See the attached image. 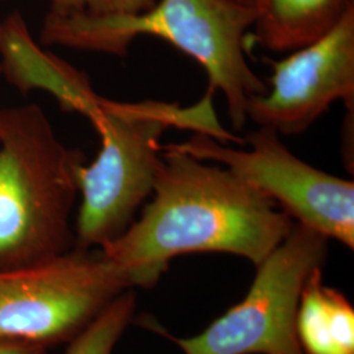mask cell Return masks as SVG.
<instances>
[{"label":"cell","mask_w":354,"mask_h":354,"mask_svg":"<svg viewBox=\"0 0 354 354\" xmlns=\"http://www.w3.org/2000/svg\"><path fill=\"white\" fill-rule=\"evenodd\" d=\"M304 354H354V308L348 298L324 285L322 269L306 281L295 317Z\"/></svg>","instance_id":"8fae6325"},{"label":"cell","mask_w":354,"mask_h":354,"mask_svg":"<svg viewBox=\"0 0 354 354\" xmlns=\"http://www.w3.org/2000/svg\"><path fill=\"white\" fill-rule=\"evenodd\" d=\"M328 239L299 223L256 266L252 285L201 333L181 339L145 317L142 326L162 333L185 354H304L297 337L299 297L310 274L322 269Z\"/></svg>","instance_id":"5b68a950"},{"label":"cell","mask_w":354,"mask_h":354,"mask_svg":"<svg viewBox=\"0 0 354 354\" xmlns=\"http://www.w3.org/2000/svg\"><path fill=\"white\" fill-rule=\"evenodd\" d=\"M213 95L207 91L193 106L102 97L88 118L100 136L102 147L93 162L77 171L75 248L100 250L136 221L140 207L151 197L163 163L160 140L168 129H188L223 143L239 140L221 127Z\"/></svg>","instance_id":"3957f363"},{"label":"cell","mask_w":354,"mask_h":354,"mask_svg":"<svg viewBox=\"0 0 354 354\" xmlns=\"http://www.w3.org/2000/svg\"><path fill=\"white\" fill-rule=\"evenodd\" d=\"M84 163L37 104L0 109V268L75 248L77 171Z\"/></svg>","instance_id":"277c9868"},{"label":"cell","mask_w":354,"mask_h":354,"mask_svg":"<svg viewBox=\"0 0 354 354\" xmlns=\"http://www.w3.org/2000/svg\"><path fill=\"white\" fill-rule=\"evenodd\" d=\"M158 0H88L86 12L92 15H137L146 12Z\"/></svg>","instance_id":"4fadbf2b"},{"label":"cell","mask_w":354,"mask_h":354,"mask_svg":"<svg viewBox=\"0 0 354 354\" xmlns=\"http://www.w3.org/2000/svg\"><path fill=\"white\" fill-rule=\"evenodd\" d=\"M49 348L37 342L0 336V354H48Z\"/></svg>","instance_id":"5bb4252c"},{"label":"cell","mask_w":354,"mask_h":354,"mask_svg":"<svg viewBox=\"0 0 354 354\" xmlns=\"http://www.w3.org/2000/svg\"><path fill=\"white\" fill-rule=\"evenodd\" d=\"M0 77H1V68H0Z\"/></svg>","instance_id":"ac0fdd59"},{"label":"cell","mask_w":354,"mask_h":354,"mask_svg":"<svg viewBox=\"0 0 354 354\" xmlns=\"http://www.w3.org/2000/svg\"><path fill=\"white\" fill-rule=\"evenodd\" d=\"M1 1H8V0H0V3H1Z\"/></svg>","instance_id":"e0dca14e"},{"label":"cell","mask_w":354,"mask_h":354,"mask_svg":"<svg viewBox=\"0 0 354 354\" xmlns=\"http://www.w3.org/2000/svg\"><path fill=\"white\" fill-rule=\"evenodd\" d=\"M50 11L54 15H71V13L83 12L87 8L88 0H49Z\"/></svg>","instance_id":"9a60e30c"},{"label":"cell","mask_w":354,"mask_h":354,"mask_svg":"<svg viewBox=\"0 0 354 354\" xmlns=\"http://www.w3.org/2000/svg\"><path fill=\"white\" fill-rule=\"evenodd\" d=\"M136 311V294L121 292L102 313L68 342L64 354H113Z\"/></svg>","instance_id":"7c38bea8"},{"label":"cell","mask_w":354,"mask_h":354,"mask_svg":"<svg viewBox=\"0 0 354 354\" xmlns=\"http://www.w3.org/2000/svg\"><path fill=\"white\" fill-rule=\"evenodd\" d=\"M269 87L253 96L247 118L279 136L301 134L335 102L354 109V10L328 35L273 62Z\"/></svg>","instance_id":"ba28073f"},{"label":"cell","mask_w":354,"mask_h":354,"mask_svg":"<svg viewBox=\"0 0 354 354\" xmlns=\"http://www.w3.org/2000/svg\"><path fill=\"white\" fill-rule=\"evenodd\" d=\"M163 149L151 201L99 251L127 288L151 289L181 254L219 252L259 266L290 232L294 221L222 165Z\"/></svg>","instance_id":"6da1fadb"},{"label":"cell","mask_w":354,"mask_h":354,"mask_svg":"<svg viewBox=\"0 0 354 354\" xmlns=\"http://www.w3.org/2000/svg\"><path fill=\"white\" fill-rule=\"evenodd\" d=\"M125 290L127 282L99 250L74 248L0 268V336L48 348L68 344Z\"/></svg>","instance_id":"8992f818"},{"label":"cell","mask_w":354,"mask_h":354,"mask_svg":"<svg viewBox=\"0 0 354 354\" xmlns=\"http://www.w3.org/2000/svg\"><path fill=\"white\" fill-rule=\"evenodd\" d=\"M248 150L230 147L194 133L171 143L178 151L227 168L304 227L354 248V183L330 175L299 159L276 131L259 127L247 138Z\"/></svg>","instance_id":"52a82bcc"},{"label":"cell","mask_w":354,"mask_h":354,"mask_svg":"<svg viewBox=\"0 0 354 354\" xmlns=\"http://www.w3.org/2000/svg\"><path fill=\"white\" fill-rule=\"evenodd\" d=\"M228 1H231L234 4H238L241 7L256 10V11H257V8H259V6L261 3V0H228Z\"/></svg>","instance_id":"2e32d148"},{"label":"cell","mask_w":354,"mask_h":354,"mask_svg":"<svg viewBox=\"0 0 354 354\" xmlns=\"http://www.w3.org/2000/svg\"><path fill=\"white\" fill-rule=\"evenodd\" d=\"M0 68L1 76L20 92L45 91L64 111L87 118L102 99L84 73L38 45L21 13H10L0 20Z\"/></svg>","instance_id":"9c48e42d"},{"label":"cell","mask_w":354,"mask_h":354,"mask_svg":"<svg viewBox=\"0 0 354 354\" xmlns=\"http://www.w3.org/2000/svg\"><path fill=\"white\" fill-rule=\"evenodd\" d=\"M256 10L228 0H159L137 15L48 12L39 32L44 45L127 55L140 36L162 38L203 66L209 91H219L232 127H245L247 105L266 84L247 61V39Z\"/></svg>","instance_id":"7a4b0ae2"},{"label":"cell","mask_w":354,"mask_h":354,"mask_svg":"<svg viewBox=\"0 0 354 354\" xmlns=\"http://www.w3.org/2000/svg\"><path fill=\"white\" fill-rule=\"evenodd\" d=\"M354 10V0H261L253 39L273 53H290L324 37Z\"/></svg>","instance_id":"30bf717a"}]
</instances>
